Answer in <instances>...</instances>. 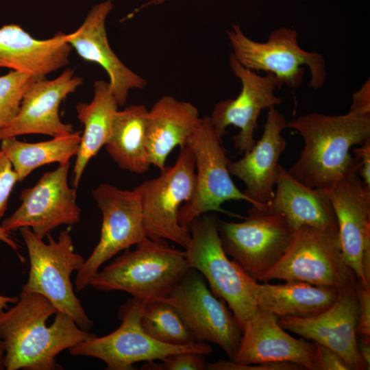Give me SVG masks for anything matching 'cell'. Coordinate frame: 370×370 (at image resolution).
<instances>
[{
  "label": "cell",
  "instance_id": "20",
  "mask_svg": "<svg viewBox=\"0 0 370 370\" xmlns=\"http://www.w3.org/2000/svg\"><path fill=\"white\" fill-rule=\"evenodd\" d=\"M233 361L250 365L287 362L314 370L315 346L297 339L278 323V318L258 309L245 323Z\"/></svg>",
  "mask_w": 370,
  "mask_h": 370
},
{
  "label": "cell",
  "instance_id": "35",
  "mask_svg": "<svg viewBox=\"0 0 370 370\" xmlns=\"http://www.w3.org/2000/svg\"><path fill=\"white\" fill-rule=\"evenodd\" d=\"M314 343L315 346L314 370H352L349 365L338 353L321 344L315 342Z\"/></svg>",
  "mask_w": 370,
  "mask_h": 370
},
{
  "label": "cell",
  "instance_id": "24",
  "mask_svg": "<svg viewBox=\"0 0 370 370\" xmlns=\"http://www.w3.org/2000/svg\"><path fill=\"white\" fill-rule=\"evenodd\" d=\"M200 120L191 103L169 95L160 97L148 112L146 145L151 164L162 171L173 149L186 146Z\"/></svg>",
  "mask_w": 370,
  "mask_h": 370
},
{
  "label": "cell",
  "instance_id": "19",
  "mask_svg": "<svg viewBox=\"0 0 370 370\" xmlns=\"http://www.w3.org/2000/svg\"><path fill=\"white\" fill-rule=\"evenodd\" d=\"M286 123L282 113L269 108L261 138L243 158L228 165L230 175L244 183V194L258 209H264L274 196L279 161L286 147L282 134Z\"/></svg>",
  "mask_w": 370,
  "mask_h": 370
},
{
  "label": "cell",
  "instance_id": "2",
  "mask_svg": "<svg viewBox=\"0 0 370 370\" xmlns=\"http://www.w3.org/2000/svg\"><path fill=\"white\" fill-rule=\"evenodd\" d=\"M304 141L298 159L288 169L304 185L326 190L358 173L352 147L370 140V112L350 110L342 115L310 112L287 121Z\"/></svg>",
  "mask_w": 370,
  "mask_h": 370
},
{
  "label": "cell",
  "instance_id": "42",
  "mask_svg": "<svg viewBox=\"0 0 370 370\" xmlns=\"http://www.w3.org/2000/svg\"><path fill=\"white\" fill-rule=\"evenodd\" d=\"M170 0H151L143 5V8H147L150 5H159Z\"/></svg>",
  "mask_w": 370,
  "mask_h": 370
},
{
  "label": "cell",
  "instance_id": "7",
  "mask_svg": "<svg viewBox=\"0 0 370 370\" xmlns=\"http://www.w3.org/2000/svg\"><path fill=\"white\" fill-rule=\"evenodd\" d=\"M301 282L343 290L358 281L346 263L337 230L302 226L279 260L258 282Z\"/></svg>",
  "mask_w": 370,
  "mask_h": 370
},
{
  "label": "cell",
  "instance_id": "41",
  "mask_svg": "<svg viewBox=\"0 0 370 370\" xmlns=\"http://www.w3.org/2000/svg\"><path fill=\"white\" fill-rule=\"evenodd\" d=\"M5 347L3 341L0 339V370L4 369Z\"/></svg>",
  "mask_w": 370,
  "mask_h": 370
},
{
  "label": "cell",
  "instance_id": "1",
  "mask_svg": "<svg viewBox=\"0 0 370 370\" xmlns=\"http://www.w3.org/2000/svg\"><path fill=\"white\" fill-rule=\"evenodd\" d=\"M95 335L81 329L38 293H20L13 307L0 312L7 370L62 369L56 356Z\"/></svg>",
  "mask_w": 370,
  "mask_h": 370
},
{
  "label": "cell",
  "instance_id": "13",
  "mask_svg": "<svg viewBox=\"0 0 370 370\" xmlns=\"http://www.w3.org/2000/svg\"><path fill=\"white\" fill-rule=\"evenodd\" d=\"M161 299L176 309L195 342L218 345L233 360L242 330L225 303L213 294L199 272L190 268L170 294Z\"/></svg>",
  "mask_w": 370,
  "mask_h": 370
},
{
  "label": "cell",
  "instance_id": "38",
  "mask_svg": "<svg viewBox=\"0 0 370 370\" xmlns=\"http://www.w3.org/2000/svg\"><path fill=\"white\" fill-rule=\"evenodd\" d=\"M357 347L366 370L370 369V338L358 337Z\"/></svg>",
  "mask_w": 370,
  "mask_h": 370
},
{
  "label": "cell",
  "instance_id": "34",
  "mask_svg": "<svg viewBox=\"0 0 370 370\" xmlns=\"http://www.w3.org/2000/svg\"><path fill=\"white\" fill-rule=\"evenodd\" d=\"M356 294L358 300L357 336L370 338V288L358 282Z\"/></svg>",
  "mask_w": 370,
  "mask_h": 370
},
{
  "label": "cell",
  "instance_id": "16",
  "mask_svg": "<svg viewBox=\"0 0 370 370\" xmlns=\"http://www.w3.org/2000/svg\"><path fill=\"white\" fill-rule=\"evenodd\" d=\"M229 60L232 71L241 82V92L234 99L218 102L209 116L221 138L228 126L238 127L239 132L232 136L234 145L239 152L247 153L256 143L254 132L260 112L280 104L282 99L275 95L278 87L272 74H257L241 65L232 53Z\"/></svg>",
  "mask_w": 370,
  "mask_h": 370
},
{
  "label": "cell",
  "instance_id": "27",
  "mask_svg": "<svg viewBox=\"0 0 370 370\" xmlns=\"http://www.w3.org/2000/svg\"><path fill=\"white\" fill-rule=\"evenodd\" d=\"M148 112L144 105H132L114 114L104 147L121 169L142 174L151 165L146 145Z\"/></svg>",
  "mask_w": 370,
  "mask_h": 370
},
{
  "label": "cell",
  "instance_id": "14",
  "mask_svg": "<svg viewBox=\"0 0 370 370\" xmlns=\"http://www.w3.org/2000/svg\"><path fill=\"white\" fill-rule=\"evenodd\" d=\"M70 162L45 173L33 186L20 195L21 205L0 226L8 232L29 227L44 239L56 227L73 225L81 219L76 201V188L68 182Z\"/></svg>",
  "mask_w": 370,
  "mask_h": 370
},
{
  "label": "cell",
  "instance_id": "5",
  "mask_svg": "<svg viewBox=\"0 0 370 370\" xmlns=\"http://www.w3.org/2000/svg\"><path fill=\"white\" fill-rule=\"evenodd\" d=\"M19 230L29 258L28 279L21 293L43 295L57 311L69 315L81 329L90 332L93 322L75 296L71 281L72 273L82 267L85 259L75 251L70 232L61 231L57 240L49 234L46 243L28 227Z\"/></svg>",
  "mask_w": 370,
  "mask_h": 370
},
{
  "label": "cell",
  "instance_id": "23",
  "mask_svg": "<svg viewBox=\"0 0 370 370\" xmlns=\"http://www.w3.org/2000/svg\"><path fill=\"white\" fill-rule=\"evenodd\" d=\"M276 188L265 210L281 214L295 230L302 226L337 230L338 225L332 204L324 190L310 188L280 165Z\"/></svg>",
  "mask_w": 370,
  "mask_h": 370
},
{
  "label": "cell",
  "instance_id": "4",
  "mask_svg": "<svg viewBox=\"0 0 370 370\" xmlns=\"http://www.w3.org/2000/svg\"><path fill=\"white\" fill-rule=\"evenodd\" d=\"M218 221L215 212H208L191 223L186 257L189 267L199 272L213 294L227 304L243 332L245 323L258 310L257 282L227 257L219 237Z\"/></svg>",
  "mask_w": 370,
  "mask_h": 370
},
{
  "label": "cell",
  "instance_id": "28",
  "mask_svg": "<svg viewBox=\"0 0 370 370\" xmlns=\"http://www.w3.org/2000/svg\"><path fill=\"white\" fill-rule=\"evenodd\" d=\"M79 132L38 143H27L16 137L1 140V150L6 155L19 182L34 170L51 163L64 164L75 156L80 142Z\"/></svg>",
  "mask_w": 370,
  "mask_h": 370
},
{
  "label": "cell",
  "instance_id": "36",
  "mask_svg": "<svg viewBox=\"0 0 370 370\" xmlns=\"http://www.w3.org/2000/svg\"><path fill=\"white\" fill-rule=\"evenodd\" d=\"M358 162V174L367 187L370 188V140L352 149Z\"/></svg>",
  "mask_w": 370,
  "mask_h": 370
},
{
  "label": "cell",
  "instance_id": "30",
  "mask_svg": "<svg viewBox=\"0 0 370 370\" xmlns=\"http://www.w3.org/2000/svg\"><path fill=\"white\" fill-rule=\"evenodd\" d=\"M41 77L13 70L0 76V130L16 116L26 90L35 80Z\"/></svg>",
  "mask_w": 370,
  "mask_h": 370
},
{
  "label": "cell",
  "instance_id": "33",
  "mask_svg": "<svg viewBox=\"0 0 370 370\" xmlns=\"http://www.w3.org/2000/svg\"><path fill=\"white\" fill-rule=\"evenodd\" d=\"M209 370H301V366L287 362L245 365L233 360H219L213 363H207Z\"/></svg>",
  "mask_w": 370,
  "mask_h": 370
},
{
  "label": "cell",
  "instance_id": "8",
  "mask_svg": "<svg viewBox=\"0 0 370 370\" xmlns=\"http://www.w3.org/2000/svg\"><path fill=\"white\" fill-rule=\"evenodd\" d=\"M145 302L134 297L128 299L119 309L121 323L118 328L107 335H95L76 344L68 349L69 354L98 358L104 362L108 370H131L134 363L162 360L173 354L188 352L206 356L212 353L207 343L172 345L149 336L140 325Z\"/></svg>",
  "mask_w": 370,
  "mask_h": 370
},
{
  "label": "cell",
  "instance_id": "25",
  "mask_svg": "<svg viewBox=\"0 0 370 370\" xmlns=\"http://www.w3.org/2000/svg\"><path fill=\"white\" fill-rule=\"evenodd\" d=\"M301 282L256 284V299L259 310L282 317H310L330 308L341 291Z\"/></svg>",
  "mask_w": 370,
  "mask_h": 370
},
{
  "label": "cell",
  "instance_id": "17",
  "mask_svg": "<svg viewBox=\"0 0 370 370\" xmlns=\"http://www.w3.org/2000/svg\"><path fill=\"white\" fill-rule=\"evenodd\" d=\"M356 284L343 289L337 300L323 312L310 317H282L279 325L336 352L352 370H366L357 347Z\"/></svg>",
  "mask_w": 370,
  "mask_h": 370
},
{
  "label": "cell",
  "instance_id": "9",
  "mask_svg": "<svg viewBox=\"0 0 370 370\" xmlns=\"http://www.w3.org/2000/svg\"><path fill=\"white\" fill-rule=\"evenodd\" d=\"M186 146L195 157L196 184L193 197L180 210V224L189 230L197 218L208 212L241 217L225 210L221 205L232 200L245 201L251 206L254 204L232 181L228 170L230 161L209 116L201 118Z\"/></svg>",
  "mask_w": 370,
  "mask_h": 370
},
{
  "label": "cell",
  "instance_id": "31",
  "mask_svg": "<svg viewBox=\"0 0 370 370\" xmlns=\"http://www.w3.org/2000/svg\"><path fill=\"white\" fill-rule=\"evenodd\" d=\"M146 362L142 369L153 370H204L206 369L204 355L195 352H180L171 354L160 360Z\"/></svg>",
  "mask_w": 370,
  "mask_h": 370
},
{
  "label": "cell",
  "instance_id": "11",
  "mask_svg": "<svg viewBox=\"0 0 370 370\" xmlns=\"http://www.w3.org/2000/svg\"><path fill=\"white\" fill-rule=\"evenodd\" d=\"M195 184V157L184 146L173 166H165L158 177L138 186L147 238L170 241L186 248L190 230L180 224L178 215L181 207L193 197Z\"/></svg>",
  "mask_w": 370,
  "mask_h": 370
},
{
  "label": "cell",
  "instance_id": "21",
  "mask_svg": "<svg viewBox=\"0 0 370 370\" xmlns=\"http://www.w3.org/2000/svg\"><path fill=\"white\" fill-rule=\"evenodd\" d=\"M113 9L111 0L95 5L82 24L68 34V43L83 60L101 66L109 77V84L119 107L123 106L132 89H143L147 80L126 66L111 49L106 21Z\"/></svg>",
  "mask_w": 370,
  "mask_h": 370
},
{
  "label": "cell",
  "instance_id": "22",
  "mask_svg": "<svg viewBox=\"0 0 370 370\" xmlns=\"http://www.w3.org/2000/svg\"><path fill=\"white\" fill-rule=\"evenodd\" d=\"M67 39L60 32L39 40L18 25H5L0 28V67L45 77L69 63L72 47Z\"/></svg>",
  "mask_w": 370,
  "mask_h": 370
},
{
  "label": "cell",
  "instance_id": "15",
  "mask_svg": "<svg viewBox=\"0 0 370 370\" xmlns=\"http://www.w3.org/2000/svg\"><path fill=\"white\" fill-rule=\"evenodd\" d=\"M324 192L336 215L343 258L358 282L370 288V188L354 173Z\"/></svg>",
  "mask_w": 370,
  "mask_h": 370
},
{
  "label": "cell",
  "instance_id": "29",
  "mask_svg": "<svg viewBox=\"0 0 370 370\" xmlns=\"http://www.w3.org/2000/svg\"><path fill=\"white\" fill-rule=\"evenodd\" d=\"M143 330L153 338L172 345H187L195 341L176 309L163 299L147 301L140 316Z\"/></svg>",
  "mask_w": 370,
  "mask_h": 370
},
{
  "label": "cell",
  "instance_id": "40",
  "mask_svg": "<svg viewBox=\"0 0 370 370\" xmlns=\"http://www.w3.org/2000/svg\"><path fill=\"white\" fill-rule=\"evenodd\" d=\"M18 300V297L5 296L0 295V312L8 309L9 304H15Z\"/></svg>",
  "mask_w": 370,
  "mask_h": 370
},
{
  "label": "cell",
  "instance_id": "10",
  "mask_svg": "<svg viewBox=\"0 0 370 370\" xmlns=\"http://www.w3.org/2000/svg\"><path fill=\"white\" fill-rule=\"evenodd\" d=\"M102 214L98 243L77 271L75 290L90 285L100 267L118 253L136 245L146 238L141 196L138 186L123 190L101 183L92 192Z\"/></svg>",
  "mask_w": 370,
  "mask_h": 370
},
{
  "label": "cell",
  "instance_id": "3",
  "mask_svg": "<svg viewBox=\"0 0 370 370\" xmlns=\"http://www.w3.org/2000/svg\"><path fill=\"white\" fill-rule=\"evenodd\" d=\"M190 269L185 251L166 240L146 238L99 270L90 285L100 291H121L149 301L166 297Z\"/></svg>",
  "mask_w": 370,
  "mask_h": 370
},
{
  "label": "cell",
  "instance_id": "39",
  "mask_svg": "<svg viewBox=\"0 0 370 370\" xmlns=\"http://www.w3.org/2000/svg\"><path fill=\"white\" fill-rule=\"evenodd\" d=\"M0 241L5 243L12 249L17 251L18 245L10 235V232L5 230L0 226Z\"/></svg>",
  "mask_w": 370,
  "mask_h": 370
},
{
  "label": "cell",
  "instance_id": "37",
  "mask_svg": "<svg viewBox=\"0 0 370 370\" xmlns=\"http://www.w3.org/2000/svg\"><path fill=\"white\" fill-rule=\"evenodd\" d=\"M350 110L370 112L369 79L362 84L360 89L353 95Z\"/></svg>",
  "mask_w": 370,
  "mask_h": 370
},
{
  "label": "cell",
  "instance_id": "18",
  "mask_svg": "<svg viewBox=\"0 0 370 370\" xmlns=\"http://www.w3.org/2000/svg\"><path fill=\"white\" fill-rule=\"evenodd\" d=\"M83 83V79L70 69L53 79L35 80L26 90L16 116L0 130V141L25 134H45L57 137L74 132L72 124L62 121L61 102Z\"/></svg>",
  "mask_w": 370,
  "mask_h": 370
},
{
  "label": "cell",
  "instance_id": "6",
  "mask_svg": "<svg viewBox=\"0 0 370 370\" xmlns=\"http://www.w3.org/2000/svg\"><path fill=\"white\" fill-rule=\"evenodd\" d=\"M227 35L231 53L238 62L250 70L272 74L278 88L284 84L291 88H299L305 73L304 66L310 70V88L318 89L325 83L327 73L324 58L317 52L301 49L297 32L291 27L273 30L262 42L247 37L237 23L232 24Z\"/></svg>",
  "mask_w": 370,
  "mask_h": 370
},
{
  "label": "cell",
  "instance_id": "26",
  "mask_svg": "<svg viewBox=\"0 0 370 370\" xmlns=\"http://www.w3.org/2000/svg\"><path fill=\"white\" fill-rule=\"evenodd\" d=\"M119 106L109 82L97 80L90 103L76 106L77 119L84 126L72 173V186L77 188L89 161L107 143L114 113Z\"/></svg>",
  "mask_w": 370,
  "mask_h": 370
},
{
  "label": "cell",
  "instance_id": "32",
  "mask_svg": "<svg viewBox=\"0 0 370 370\" xmlns=\"http://www.w3.org/2000/svg\"><path fill=\"white\" fill-rule=\"evenodd\" d=\"M18 181L10 161L0 150V221L6 211L10 193Z\"/></svg>",
  "mask_w": 370,
  "mask_h": 370
},
{
  "label": "cell",
  "instance_id": "12",
  "mask_svg": "<svg viewBox=\"0 0 370 370\" xmlns=\"http://www.w3.org/2000/svg\"><path fill=\"white\" fill-rule=\"evenodd\" d=\"M218 231L226 254L256 282L282 256L295 232L281 214L253 206L242 221L219 219Z\"/></svg>",
  "mask_w": 370,
  "mask_h": 370
}]
</instances>
